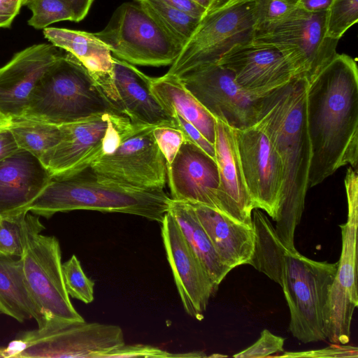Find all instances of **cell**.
<instances>
[{"instance_id":"6da1fadb","label":"cell","mask_w":358,"mask_h":358,"mask_svg":"<svg viewBox=\"0 0 358 358\" xmlns=\"http://www.w3.org/2000/svg\"><path fill=\"white\" fill-rule=\"evenodd\" d=\"M308 81L306 120L311 147L308 188L341 167L358 164V68L336 53Z\"/></svg>"},{"instance_id":"7a4b0ae2","label":"cell","mask_w":358,"mask_h":358,"mask_svg":"<svg viewBox=\"0 0 358 358\" xmlns=\"http://www.w3.org/2000/svg\"><path fill=\"white\" fill-rule=\"evenodd\" d=\"M308 79L294 78L256 100V123L268 137L283 169L282 198L275 230L282 244L295 250L294 233L308 189L311 147L306 120Z\"/></svg>"},{"instance_id":"3957f363","label":"cell","mask_w":358,"mask_h":358,"mask_svg":"<svg viewBox=\"0 0 358 358\" xmlns=\"http://www.w3.org/2000/svg\"><path fill=\"white\" fill-rule=\"evenodd\" d=\"M252 217L255 244L249 264L282 287L294 338L303 343L326 340L324 310L338 262H317L287 249L263 212L255 208Z\"/></svg>"},{"instance_id":"277c9868","label":"cell","mask_w":358,"mask_h":358,"mask_svg":"<svg viewBox=\"0 0 358 358\" xmlns=\"http://www.w3.org/2000/svg\"><path fill=\"white\" fill-rule=\"evenodd\" d=\"M171 199L164 189H139L99 180L89 166L52 178L27 211L46 218L76 210L134 215L162 223Z\"/></svg>"},{"instance_id":"5b68a950","label":"cell","mask_w":358,"mask_h":358,"mask_svg":"<svg viewBox=\"0 0 358 358\" xmlns=\"http://www.w3.org/2000/svg\"><path fill=\"white\" fill-rule=\"evenodd\" d=\"M103 113L121 115L87 69L66 52L39 80L20 118L61 125Z\"/></svg>"},{"instance_id":"8992f818","label":"cell","mask_w":358,"mask_h":358,"mask_svg":"<svg viewBox=\"0 0 358 358\" xmlns=\"http://www.w3.org/2000/svg\"><path fill=\"white\" fill-rule=\"evenodd\" d=\"M124 344L117 325L47 318L0 347V358H105Z\"/></svg>"},{"instance_id":"52a82bcc","label":"cell","mask_w":358,"mask_h":358,"mask_svg":"<svg viewBox=\"0 0 358 358\" xmlns=\"http://www.w3.org/2000/svg\"><path fill=\"white\" fill-rule=\"evenodd\" d=\"M24 250L20 257L24 277L45 318L85 320L72 305L64 282L59 241L41 234L44 227L27 212L22 217Z\"/></svg>"},{"instance_id":"ba28073f","label":"cell","mask_w":358,"mask_h":358,"mask_svg":"<svg viewBox=\"0 0 358 358\" xmlns=\"http://www.w3.org/2000/svg\"><path fill=\"white\" fill-rule=\"evenodd\" d=\"M257 24L256 0H229L200 20L167 73L179 77L217 63L234 45L251 40Z\"/></svg>"},{"instance_id":"9c48e42d","label":"cell","mask_w":358,"mask_h":358,"mask_svg":"<svg viewBox=\"0 0 358 358\" xmlns=\"http://www.w3.org/2000/svg\"><path fill=\"white\" fill-rule=\"evenodd\" d=\"M94 34L113 57L135 65H171L182 49L136 0L120 5Z\"/></svg>"},{"instance_id":"30bf717a","label":"cell","mask_w":358,"mask_h":358,"mask_svg":"<svg viewBox=\"0 0 358 358\" xmlns=\"http://www.w3.org/2000/svg\"><path fill=\"white\" fill-rule=\"evenodd\" d=\"M62 137L43 164L51 178L80 171L112 152L138 125L124 115L103 113L59 125Z\"/></svg>"},{"instance_id":"8fae6325","label":"cell","mask_w":358,"mask_h":358,"mask_svg":"<svg viewBox=\"0 0 358 358\" xmlns=\"http://www.w3.org/2000/svg\"><path fill=\"white\" fill-rule=\"evenodd\" d=\"M348 201V220L340 225L342 250L335 278L330 287L324 310L326 338L345 345L350 338L355 309L358 306L357 284V240L358 227V175L348 167L344 180Z\"/></svg>"},{"instance_id":"7c38bea8","label":"cell","mask_w":358,"mask_h":358,"mask_svg":"<svg viewBox=\"0 0 358 358\" xmlns=\"http://www.w3.org/2000/svg\"><path fill=\"white\" fill-rule=\"evenodd\" d=\"M154 127L137 126L114 151L94 161L90 167L97 178L134 188L164 189L166 163L154 138Z\"/></svg>"},{"instance_id":"4fadbf2b","label":"cell","mask_w":358,"mask_h":358,"mask_svg":"<svg viewBox=\"0 0 358 358\" xmlns=\"http://www.w3.org/2000/svg\"><path fill=\"white\" fill-rule=\"evenodd\" d=\"M325 15L296 8L282 20L258 27L251 41L291 50L309 80L337 53L338 41L325 36Z\"/></svg>"},{"instance_id":"5bb4252c","label":"cell","mask_w":358,"mask_h":358,"mask_svg":"<svg viewBox=\"0 0 358 358\" xmlns=\"http://www.w3.org/2000/svg\"><path fill=\"white\" fill-rule=\"evenodd\" d=\"M217 63L232 73L243 90L256 98L303 76L290 51L251 40L234 45Z\"/></svg>"},{"instance_id":"9a60e30c","label":"cell","mask_w":358,"mask_h":358,"mask_svg":"<svg viewBox=\"0 0 358 358\" xmlns=\"http://www.w3.org/2000/svg\"><path fill=\"white\" fill-rule=\"evenodd\" d=\"M178 78L216 120L236 129L255 124L257 98L243 90L232 73L221 64L204 65Z\"/></svg>"},{"instance_id":"2e32d148","label":"cell","mask_w":358,"mask_h":358,"mask_svg":"<svg viewBox=\"0 0 358 358\" xmlns=\"http://www.w3.org/2000/svg\"><path fill=\"white\" fill-rule=\"evenodd\" d=\"M235 134L244 180L254 209L263 210L275 220L283 186L280 158L268 137L257 125L235 129Z\"/></svg>"},{"instance_id":"e0dca14e","label":"cell","mask_w":358,"mask_h":358,"mask_svg":"<svg viewBox=\"0 0 358 358\" xmlns=\"http://www.w3.org/2000/svg\"><path fill=\"white\" fill-rule=\"evenodd\" d=\"M161 224L167 259L183 308L189 316L202 320L209 299L217 288L169 212Z\"/></svg>"},{"instance_id":"ac0fdd59","label":"cell","mask_w":358,"mask_h":358,"mask_svg":"<svg viewBox=\"0 0 358 358\" xmlns=\"http://www.w3.org/2000/svg\"><path fill=\"white\" fill-rule=\"evenodd\" d=\"M51 43L29 46L0 68V115L8 120L22 116L39 80L62 55Z\"/></svg>"},{"instance_id":"d6986e66","label":"cell","mask_w":358,"mask_h":358,"mask_svg":"<svg viewBox=\"0 0 358 358\" xmlns=\"http://www.w3.org/2000/svg\"><path fill=\"white\" fill-rule=\"evenodd\" d=\"M166 174L171 199L220 211L217 165L200 148L185 139L173 162L166 165Z\"/></svg>"},{"instance_id":"ffe728a7","label":"cell","mask_w":358,"mask_h":358,"mask_svg":"<svg viewBox=\"0 0 358 358\" xmlns=\"http://www.w3.org/2000/svg\"><path fill=\"white\" fill-rule=\"evenodd\" d=\"M214 147L220 211L238 222L253 227L254 206L242 171L235 129L217 120Z\"/></svg>"},{"instance_id":"44dd1931","label":"cell","mask_w":358,"mask_h":358,"mask_svg":"<svg viewBox=\"0 0 358 358\" xmlns=\"http://www.w3.org/2000/svg\"><path fill=\"white\" fill-rule=\"evenodd\" d=\"M150 78L113 57V83L116 110L136 125L175 127L174 119L150 90Z\"/></svg>"},{"instance_id":"7402d4cb","label":"cell","mask_w":358,"mask_h":358,"mask_svg":"<svg viewBox=\"0 0 358 358\" xmlns=\"http://www.w3.org/2000/svg\"><path fill=\"white\" fill-rule=\"evenodd\" d=\"M51 176L41 162L20 149L0 161V216L27 213V208L43 191Z\"/></svg>"},{"instance_id":"603a6c76","label":"cell","mask_w":358,"mask_h":358,"mask_svg":"<svg viewBox=\"0 0 358 358\" xmlns=\"http://www.w3.org/2000/svg\"><path fill=\"white\" fill-rule=\"evenodd\" d=\"M190 204L223 264L231 270L249 264L255 244L253 227L238 222L207 206Z\"/></svg>"},{"instance_id":"cb8c5ba5","label":"cell","mask_w":358,"mask_h":358,"mask_svg":"<svg viewBox=\"0 0 358 358\" xmlns=\"http://www.w3.org/2000/svg\"><path fill=\"white\" fill-rule=\"evenodd\" d=\"M43 35L51 44L81 62L115 107L113 56L109 48L94 33L83 31L47 27L43 29Z\"/></svg>"},{"instance_id":"d4e9b609","label":"cell","mask_w":358,"mask_h":358,"mask_svg":"<svg viewBox=\"0 0 358 358\" xmlns=\"http://www.w3.org/2000/svg\"><path fill=\"white\" fill-rule=\"evenodd\" d=\"M150 90L172 117L174 114L179 115L214 145L217 120L184 86L178 76L166 73L161 77H151Z\"/></svg>"},{"instance_id":"484cf974","label":"cell","mask_w":358,"mask_h":358,"mask_svg":"<svg viewBox=\"0 0 358 358\" xmlns=\"http://www.w3.org/2000/svg\"><path fill=\"white\" fill-rule=\"evenodd\" d=\"M0 312L20 322L33 318L38 327L46 320L28 287L20 257L0 255Z\"/></svg>"},{"instance_id":"4316f807","label":"cell","mask_w":358,"mask_h":358,"mask_svg":"<svg viewBox=\"0 0 358 358\" xmlns=\"http://www.w3.org/2000/svg\"><path fill=\"white\" fill-rule=\"evenodd\" d=\"M168 212L217 288L231 270L220 259L193 207L189 203L171 199Z\"/></svg>"},{"instance_id":"83f0119b","label":"cell","mask_w":358,"mask_h":358,"mask_svg":"<svg viewBox=\"0 0 358 358\" xmlns=\"http://www.w3.org/2000/svg\"><path fill=\"white\" fill-rule=\"evenodd\" d=\"M8 129L19 148L31 153L42 164L62 137L59 125L26 118L10 120Z\"/></svg>"},{"instance_id":"f1b7e54d","label":"cell","mask_w":358,"mask_h":358,"mask_svg":"<svg viewBox=\"0 0 358 358\" xmlns=\"http://www.w3.org/2000/svg\"><path fill=\"white\" fill-rule=\"evenodd\" d=\"M164 30L182 48L200 19L166 5L159 0H136Z\"/></svg>"},{"instance_id":"f546056e","label":"cell","mask_w":358,"mask_h":358,"mask_svg":"<svg viewBox=\"0 0 358 358\" xmlns=\"http://www.w3.org/2000/svg\"><path fill=\"white\" fill-rule=\"evenodd\" d=\"M358 21V0H332L325 15V36L338 41Z\"/></svg>"},{"instance_id":"4dcf8cb0","label":"cell","mask_w":358,"mask_h":358,"mask_svg":"<svg viewBox=\"0 0 358 358\" xmlns=\"http://www.w3.org/2000/svg\"><path fill=\"white\" fill-rule=\"evenodd\" d=\"M23 6L31 11L28 24L36 29L60 21H74L71 10L62 0H24Z\"/></svg>"},{"instance_id":"1f68e13d","label":"cell","mask_w":358,"mask_h":358,"mask_svg":"<svg viewBox=\"0 0 358 358\" xmlns=\"http://www.w3.org/2000/svg\"><path fill=\"white\" fill-rule=\"evenodd\" d=\"M62 273L69 296L87 304L94 301V282L86 275L75 255L62 264Z\"/></svg>"},{"instance_id":"d6a6232c","label":"cell","mask_w":358,"mask_h":358,"mask_svg":"<svg viewBox=\"0 0 358 358\" xmlns=\"http://www.w3.org/2000/svg\"><path fill=\"white\" fill-rule=\"evenodd\" d=\"M24 214L13 217H1V255L16 257H20L22 255L24 250L22 217Z\"/></svg>"},{"instance_id":"836d02e7","label":"cell","mask_w":358,"mask_h":358,"mask_svg":"<svg viewBox=\"0 0 358 358\" xmlns=\"http://www.w3.org/2000/svg\"><path fill=\"white\" fill-rule=\"evenodd\" d=\"M203 352H191L182 354H173L161 348L144 344L126 345L108 353L105 358H169V357H205Z\"/></svg>"},{"instance_id":"e575fe53","label":"cell","mask_w":358,"mask_h":358,"mask_svg":"<svg viewBox=\"0 0 358 358\" xmlns=\"http://www.w3.org/2000/svg\"><path fill=\"white\" fill-rule=\"evenodd\" d=\"M258 12L257 27L282 20L297 8L296 0H256Z\"/></svg>"},{"instance_id":"d590c367","label":"cell","mask_w":358,"mask_h":358,"mask_svg":"<svg viewBox=\"0 0 358 358\" xmlns=\"http://www.w3.org/2000/svg\"><path fill=\"white\" fill-rule=\"evenodd\" d=\"M285 338L264 329L259 338L252 345L234 355L235 358H260L284 352Z\"/></svg>"},{"instance_id":"8d00e7d4","label":"cell","mask_w":358,"mask_h":358,"mask_svg":"<svg viewBox=\"0 0 358 358\" xmlns=\"http://www.w3.org/2000/svg\"><path fill=\"white\" fill-rule=\"evenodd\" d=\"M152 132L166 165L170 164L185 140L183 133L176 127L167 125L155 127Z\"/></svg>"},{"instance_id":"74e56055","label":"cell","mask_w":358,"mask_h":358,"mask_svg":"<svg viewBox=\"0 0 358 358\" xmlns=\"http://www.w3.org/2000/svg\"><path fill=\"white\" fill-rule=\"evenodd\" d=\"M280 357H358V348L354 346H343L334 344L325 348L303 352H283Z\"/></svg>"},{"instance_id":"f35d334b","label":"cell","mask_w":358,"mask_h":358,"mask_svg":"<svg viewBox=\"0 0 358 358\" xmlns=\"http://www.w3.org/2000/svg\"><path fill=\"white\" fill-rule=\"evenodd\" d=\"M173 117L175 127L183 133L185 139L189 141L215 159L214 145L210 143L193 124L183 117L178 114H174Z\"/></svg>"},{"instance_id":"ab89813d","label":"cell","mask_w":358,"mask_h":358,"mask_svg":"<svg viewBox=\"0 0 358 358\" xmlns=\"http://www.w3.org/2000/svg\"><path fill=\"white\" fill-rule=\"evenodd\" d=\"M166 5L182 11L194 17L201 19L207 13L192 0H159Z\"/></svg>"},{"instance_id":"60d3db41","label":"cell","mask_w":358,"mask_h":358,"mask_svg":"<svg viewBox=\"0 0 358 358\" xmlns=\"http://www.w3.org/2000/svg\"><path fill=\"white\" fill-rule=\"evenodd\" d=\"M22 3L13 0H0V28L10 27Z\"/></svg>"},{"instance_id":"b9f144b4","label":"cell","mask_w":358,"mask_h":358,"mask_svg":"<svg viewBox=\"0 0 358 358\" xmlns=\"http://www.w3.org/2000/svg\"><path fill=\"white\" fill-rule=\"evenodd\" d=\"M20 149L8 127L0 131V161Z\"/></svg>"},{"instance_id":"7bdbcfd3","label":"cell","mask_w":358,"mask_h":358,"mask_svg":"<svg viewBox=\"0 0 358 358\" xmlns=\"http://www.w3.org/2000/svg\"><path fill=\"white\" fill-rule=\"evenodd\" d=\"M71 10L74 22H80L88 13L93 0H62Z\"/></svg>"},{"instance_id":"ee69618b","label":"cell","mask_w":358,"mask_h":358,"mask_svg":"<svg viewBox=\"0 0 358 358\" xmlns=\"http://www.w3.org/2000/svg\"><path fill=\"white\" fill-rule=\"evenodd\" d=\"M332 0H296L298 8L307 12L318 13L326 11Z\"/></svg>"},{"instance_id":"f6af8a7d","label":"cell","mask_w":358,"mask_h":358,"mask_svg":"<svg viewBox=\"0 0 358 358\" xmlns=\"http://www.w3.org/2000/svg\"><path fill=\"white\" fill-rule=\"evenodd\" d=\"M201 7H203L206 13H209L223 4H224L229 0H192Z\"/></svg>"},{"instance_id":"bcb514c9","label":"cell","mask_w":358,"mask_h":358,"mask_svg":"<svg viewBox=\"0 0 358 358\" xmlns=\"http://www.w3.org/2000/svg\"><path fill=\"white\" fill-rule=\"evenodd\" d=\"M10 121L0 115V131L8 128Z\"/></svg>"},{"instance_id":"7dc6e473","label":"cell","mask_w":358,"mask_h":358,"mask_svg":"<svg viewBox=\"0 0 358 358\" xmlns=\"http://www.w3.org/2000/svg\"><path fill=\"white\" fill-rule=\"evenodd\" d=\"M13 1H17V2L20 3H22V6L24 5V0H13Z\"/></svg>"},{"instance_id":"c3c4849f","label":"cell","mask_w":358,"mask_h":358,"mask_svg":"<svg viewBox=\"0 0 358 358\" xmlns=\"http://www.w3.org/2000/svg\"><path fill=\"white\" fill-rule=\"evenodd\" d=\"M0 219H1V216H0Z\"/></svg>"}]
</instances>
